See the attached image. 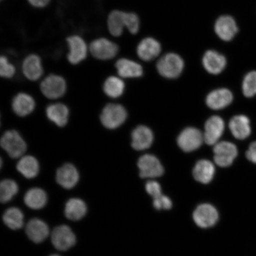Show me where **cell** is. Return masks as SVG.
I'll return each instance as SVG.
<instances>
[{
  "label": "cell",
  "mask_w": 256,
  "mask_h": 256,
  "mask_svg": "<svg viewBox=\"0 0 256 256\" xmlns=\"http://www.w3.org/2000/svg\"><path fill=\"white\" fill-rule=\"evenodd\" d=\"M215 172V166L212 162L208 160H201L195 165L193 176L196 181L208 184L212 180Z\"/></svg>",
  "instance_id": "24"
},
{
  "label": "cell",
  "mask_w": 256,
  "mask_h": 256,
  "mask_svg": "<svg viewBox=\"0 0 256 256\" xmlns=\"http://www.w3.org/2000/svg\"><path fill=\"white\" fill-rule=\"evenodd\" d=\"M172 204L170 199L164 194L160 195L154 198L153 200V206L158 210H168L172 208Z\"/></svg>",
  "instance_id": "35"
},
{
  "label": "cell",
  "mask_w": 256,
  "mask_h": 256,
  "mask_svg": "<svg viewBox=\"0 0 256 256\" xmlns=\"http://www.w3.org/2000/svg\"><path fill=\"white\" fill-rule=\"evenodd\" d=\"M87 210V206L84 201L78 198H72L66 204L64 214L67 218L76 222L84 218Z\"/></svg>",
  "instance_id": "27"
},
{
  "label": "cell",
  "mask_w": 256,
  "mask_h": 256,
  "mask_svg": "<svg viewBox=\"0 0 256 256\" xmlns=\"http://www.w3.org/2000/svg\"><path fill=\"white\" fill-rule=\"evenodd\" d=\"M22 72L30 81L39 80L44 73L40 57L35 54L28 56L22 64Z\"/></svg>",
  "instance_id": "21"
},
{
  "label": "cell",
  "mask_w": 256,
  "mask_h": 256,
  "mask_svg": "<svg viewBox=\"0 0 256 256\" xmlns=\"http://www.w3.org/2000/svg\"><path fill=\"white\" fill-rule=\"evenodd\" d=\"M90 50L96 58L108 60L116 56L119 51V47L113 42L106 38H100L92 42Z\"/></svg>",
  "instance_id": "10"
},
{
  "label": "cell",
  "mask_w": 256,
  "mask_h": 256,
  "mask_svg": "<svg viewBox=\"0 0 256 256\" xmlns=\"http://www.w3.org/2000/svg\"><path fill=\"white\" fill-rule=\"evenodd\" d=\"M108 26L112 36H120L124 28H127V12L120 10L112 12L108 15Z\"/></svg>",
  "instance_id": "28"
},
{
  "label": "cell",
  "mask_w": 256,
  "mask_h": 256,
  "mask_svg": "<svg viewBox=\"0 0 256 256\" xmlns=\"http://www.w3.org/2000/svg\"><path fill=\"white\" fill-rule=\"evenodd\" d=\"M132 148L137 151H142L150 148L154 140L152 130L149 128L140 126H138L132 133Z\"/></svg>",
  "instance_id": "18"
},
{
  "label": "cell",
  "mask_w": 256,
  "mask_h": 256,
  "mask_svg": "<svg viewBox=\"0 0 256 256\" xmlns=\"http://www.w3.org/2000/svg\"><path fill=\"white\" fill-rule=\"evenodd\" d=\"M124 83L123 80L117 76L108 78L104 84V91L108 97L113 98H120L124 90Z\"/></svg>",
  "instance_id": "31"
},
{
  "label": "cell",
  "mask_w": 256,
  "mask_h": 256,
  "mask_svg": "<svg viewBox=\"0 0 256 256\" xmlns=\"http://www.w3.org/2000/svg\"><path fill=\"white\" fill-rule=\"evenodd\" d=\"M18 171L28 179L34 178L39 174L40 166L38 160L34 156H22L16 166Z\"/></svg>",
  "instance_id": "26"
},
{
  "label": "cell",
  "mask_w": 256,
  "mask_h": 256,
  "mask_svg": "<svg viewBox=\"0 0 256 256\" xmlns=\"http://www.w3.org/2000/svg\"><path fill=\"white\" fill-rule=\"evenodd\" d=\"M233 100L232 92L226 88H220L210 92L207 96L206 103L208 107L213 110H220L225 108Z\"/></svg>",
  "instance_id": "17"
},
{
  "label": "cell",
  "mask_w": 256,
  "mask_h": 256,
  "mask_svg": "<svg viewBox=\"0 0 256 256\" xmlns=\"http://www.w3.org/2000/svg\"><path fill=\"white\" fill-rule=\"evenodd\" d=\"M51 241L56 248L60 251H66L75 245L76 236L70 227L62 225L54 229Z\"/></svg>",
  "instance_id": "8"
},
{
  "label": "cell",
  "mask_w": 256,
  "mask_h": 256,
  "mask_svg": "<svg viewBox=\"0 0 256 256\" xmlns=\"http://www.w3.org/2000/svg\"><path fill=\"white\" fill-rule=\"evenodd\" d=\"M115 66L117 69L118 74L122 78H138L143 74L142 66L132 60L121 58L117 60Z\"/></svg>",
  "instance_id": "23"
},
{
  "label": "cell",
  "mask_w": 256,
  "mask_h": 256,
  "mask_svg": "<svg viewBox=\"0 0 256 256\" xmlns=\"http://www.w3.org/2000/svg\"><path fill=\"white\" fill-rule=\"evenodd\" d=\"M138 16L133 12H127V28L133 34H136L140 30Z\"/></svg>",
  "instance_id": "36"
},
{
  "label": "cell",
  "mask_w": 256,
  "mask_h": 256,
  "mask_svg": "<svg viewBox=\"0 0 256 256\" xmlns=\"http://www.w3.org/2000/svg\"><path fill=\"white\" fill-rule=\"evenodd\" d=\"M214 30L220 40L228 42L232 40L238 34V28L232 16L225 15L217 19Z\"/></svg>",
  "instance_id": "12"
},
{
  "label": "cell",
  "mask_w": 256,
  "mask_h": 256,
  "mask_svg": "<svg viewBox=\"0 0 256 256\" xmlns=\"http://www.w3.org/2000/svg\"><path fill=\"white\" fill-rule=\"evenodd\" d=\"M18 191L16 182L11 179H5L0 184V200L2 203H7L12 199Z\"/></svg>",
  "instance_id": "32"
},
{
  "label": "cell",
  "mask_w": 256,
  "mask_h": 256,
  "mask_svg": "<svg viewBox=\"0 0 256 256\" xmlns=\"http://www.w3.org/2000/svg\"><path fill=\"white\" fill-rule=\"evenodd\" d=\"M50 256H60L58 255V254H52V255H50Z\"/></svg>",
  "instance_id": "40"
},
{
  "label": "cell",
  "mask_w": 256,
  "mask_h": 256,
  "mask_svg": "<svg viewBox=\"0 0 256 256\" xmlns=\"http://www.w3.org/2000/svg\"><path fill=\"white\" fill-rule=\"evenodd\" d=\"M229 128L233 136L238 140L247 138L251 134L250 120L244 115L233 117L230 122Z\"/></svg>",
  "instance_id": "25"
},
{
  "label": "cell",
  "mask_w": 256,
  "mask_h": 256,
  "mask_svg": "<svg viewBox=\"0 0 256 256\" xmlns=\"http://www.w3.org/2000/svg\"><path fill=\"white\" fill-rule=\"evenodd\" d=\"M24 201L25 204L31 209L40 210L46 204L47 194L40 188H32L26 193Z\"/></svg>",
  "instance_id": "29"
},
{
  "label": "cell",
  "mask_w": 256,
  "mask_h": 256,
  "mask_svg": "<svg viewBox=\"0 0 256 256\" xmlns=\"http://www.w3.org/2000/svg\"><path fill=\"white\" fill-rule=\"evenodd\" d=\"M28 2L35 8H42L48 4L50 0H28Z\"/></svg>",
  "instance_id": "39"
},
{
  "label": "cell",
  "mask_w": 256,
  "mask_h": 256,
  "mask_svg": "<svg viewBox=\"0 0 256 256\" xmlns=\"http://www.w3.org/2000/svg\"><path fill=\"white\" fill-rule=\"evenodd\" d=\"M48 119L56 126L64 127L68 123L70 111L68 107L62 104H52L46 110Z\"/></svg>",
  "instance_id": "22"
},
{
  "label": "cell",
  "mask_w": 256,
  "mask_h": 256,
  "mask_svg": "<svg viewBox=\"0 0 256 256\" xmlns=\"http://www.w3.org/2000/svg\"><path fill=\"white\" fill-rule=\"evenodd\" d=\"M3 222L9 228L16 230L22 228L24 223V216L20 209L10 208L2 216Z\"/></svg>",
  "instance_id": "30"
},
{
  "label": "cell",
  "mask_w": 256,
  "mask_h": 256,
  "mask_svg": "<svg viewBox=\"0 0 256 256\" xmlns=\"http://www.w3.org/2000/svg\"><path fill=\"white\" fill-rule=\"evenodd\" d=\"M161 51V44L152 38H146L142 40L136 50L137 55L144 62H150L156 58Z\"/></svg>",
  "instance_id": "16"
},
{
  "label": "cell",
  "mask_w": 256,
  "mask_h": 256,
  "mask_svg": "<svg viewBox=\"0 0 256 256\" xmlns=\"http://www.w3.org/2000/svg\"><path fill=\"white\" fill-rule=\"evenodd\" d=\"M204 142V134L196 128H186L178 138V146L184 152L196 150Z\"/></svg>",
  "instance_id": "7"
},
{
  "label": "cell",
  "mask_w": 256,
  "mask_h": 256,
  "mask_svg": "<svg viewBox=\"0 0 256 256\" xmlns=\"http://www.w3.org/2000/svg\"><path fill=\"white\" fill-rule=\"evenodd\" d=\"M0 144L2 148L12 158H21L26 152V143L16 130L6 131L2 136Z\"/></svg>",
  "instance_id": "2"
},
{
  "label": "cell",
  "mask_w": 256,
  "mask_h": 256,
  "mask_svg": "<svg viewBox=\"0 0 256 256\" xmlns=\"http://www.w3.org/2000/svg\"><path fill=\"white\" fill-rule=\"evenodd\" d=\"M242 92L247 98L256 94V72H250L245 76L242 82Z\"/></svg>",
  "instance_id": "33"
},
{
  "label": "cell",
  "mask_w": 256,
  "mask_h": 256,
  "mask_svg": "<svg viewBox=\"0 0 256 256\" xmlns=\"http://www.w3.org/2000/svg\"><path fill=\"white\" fill-rule=\"evenodd\" d=\"M214 161L222 168L231 166L238 155V150L234 144L228 142H218L214 148Z\"/></svg>",
  "instance_id": "5"
},
{
  "label": "cell",
  "mask_w": 256,
  "mask_h": 256,
  "mask_svg": "<svg viewBox=\"0 0 256 256\" xmlns=\"http://www.w3.org/2000/svg\"><path fill=\"white\" fill-rule=\"evenodd\" d=\"M202 64L204 69L211 74L217 75L223 72L226 66V60L222 54L209 50L204 54Z\"/></svg>",
  "instance_id": "15"
},
{
  "label": "cell",
  "mask_w": 256,
  "mask_h": 256,
  "mask_svg": "<svg viewBox=\"0 0 256 256\" xmlns=\"http://www.w3.org/2000/svg\"><path fill=\"white\" fill-rule=\"evenodd\" d=\"M80 179L78 170L72 164L67 163L57 170L56 180L66 190H71L78 184Z\"/></svg>",
  "instance_id": "13"
},
{
  "label": "cell",
  "mask_w": 256,
  "mask_h": 256,
  "mask_svg": "<svg viewBox=\"0 0 256 256\" xmlns=\"http://www.w3.org/2000/svg\"><path fill=\"white\" fill-rule=\"evenodd\" d=\"M195 224L202 228H210L218 222L219 214L212 204H203L198 206L193 214Z\"/></svg>",
  "instance_id": "6"
},
{
  "label": "cell",
  "mask_w": 256,
  "mask_h": 256,
  "mask_svg": "<svg viewBox=\"0 0 256 256\" xmlns=\"http://www.w3.org/2000/svg\"><path fill=\"white\" fill-rule=\"evenodd\" d=\"M35 106L36 103L34 98L25 92H20L12 99V110L18 116H28L34 112Z\"/></svg>",
  "instance_id": "20"
},
{
  "label": "cell",
  "mask_w": 256,
  "mask_h": 256,
  "mask_svg": "<svg viewBox=\"0 0 256 256\" xmlns=\"http://www.w3.org/2000/svg\"><path fill=\"white\" fill-rule=\"evenodd\" d=\"M246 158L252 162L256 164V142H252L249 146L246 152Z\"/></svg>",
  "instance_id": "38"
},
{
  "label": "cell",
  "mask_w": 256,
  "mask_h": 256,
  "mask_svg": "<svg viewBox=\"0 0 256 256\" xmlns=\"http://www.w3.org/2000/svg\"><path fill=\"white\" fill-rule=\"evenodd\" d=\"M127 112L120 104H108L102 110L100 121L104 126L108 130H114L120 127L126 122Z\"/></svg>",
  "instance_id": "3"
},
{
  "label": "cell",
  "mask_w": 256,
  "mask_h": 256,
  "mask_svg": "<svg viewBox=\"0 0 256 256\" xmlns=\"http://www.w3.org/2000/svg\"><path fill=\"white\" fill-rule=\"evenodd\" d=\"M184 66L183 59L174 53L166 54L156 63V69L160 74L170 79L176 78L180 76L184 71Z\"/></svg>",
  "instance_id": "1"
},
{
  "label": "cell",
  "mask_w": 256,
  "mask_h": 256,
  "mask_svg": "<svg viewBox=\"0 0 256 256\" xmlns=\"http://www.w3.org/2000/svg\"><path fill=\"white\" fill-rule=\"evenodd\" d=\"M146 190L154 199L162 194L161 186L156 181H149L146 185Z\"/></svg>",
  "instance_id": "37"
},
{
  "label": "cell",
  "mask_w": 256,
  "mask_h": 256,
  "mask_svg": "<svg viewBox=\"0 0 256 256\" xmlns=\"http://www.w3.org/2000/svg\"><path fill=\"white\" fill-rule=\"evenodd\" d=\"M40 91L46 98L57 99L62 97L66 90V80L62 76L51 74L46 76L40 85Z\"/></svg>",
  "instance_id": "4"
},
{
  "label": "cell",
  "mask_w": 256,
  "mask_h": 256,
  "mask_svg": "<svg viewBox=\"0 0 256 256\" xmlns=\"http://www.w3.org/2000/svg\"><path fill=\"white\" fill-rule=\"evenodd\" d=\"M224 130L225 123L222 118L218 116L210 117L204 126V142L208 145L215 146L222 136Z\"/></svg>",
  "instance_id": "11"
},
{
  "label": "cell",
  "mask_w": 256,
  "mask_h": 256,
  "mask_svg": "<svg viewBox=\"0 0 256 256\" xmlns=\"http://www.w3.org/2000/svg\"><path fill=\"white\" fill-rule=\"evenodd\" d=\"M140 176L142 178H156L164 174V170L161 162L156 156L145 154L140 158L138 162Z\"/></svg>",
  "instance_id": "9"
},
{
  "label": "cell",
  "mask_w": 256,
  "mask_h": 256,
  "mask_svg": "<svg viewBox=\"0 0 256 256\" xmlns=\"http://www.w3.org/2000/svg\"><path fill=\"white\" fill-rule=\"evenodd\" d=\"M66 40L70 48V52L67 56L68 62L73 65H76L87 56V46L84 40L76 35L68 37Z\"/></svg>",
  "instance_id": "14"
},
{
  "label": "cell",
  "mask_w": 256,
  "mask_h": 256,
  "mask_svg": "<svg viewBox=\"0 0 256 256\" xmlns=\"http://www.w3.org/2000/svg\"><path fill=\"white\" fill-rule=\"evenodd\" d=\"M14 66L9 63L7 58L2 56L0 58V76L3 78H10L15 74Z\"/></svg>",
  "instance_id": "34"
},
{
  "label": "cell",
  "mask_w": 256,
  "mask_h": 256,
  "mask_svg": "<svg viewBox=\"0 0 256 256\" xmlns=\"http://www.w3.org/2000/svg\"><path fill=\"white\" fill-rule=\"evenodd\" d=\"M26 232L31 241L40 243L46 240L50 234L47 224L42 220L34 218L30 220L26 227Z\"/></svg>",
  "instance_id": "19"
}]
</instances>
